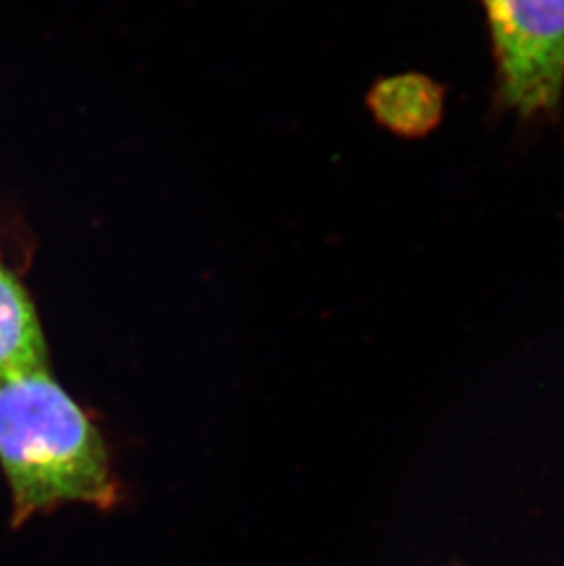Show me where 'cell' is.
Instances as JSON below:
<instances>
[{
	"label": "cell",
	"mask_w": 564,
	"mask_h": 566,
	"mask_svg": "<svg viewBox=\"0 0 564 566\" xmlns=\"http://www.w3.org/2000/svg\"><path fill=\"white\" fill-rule=\"evenodd\" d=\"M0 465L13 526L69 503L111 510L119 497L102 433L49 369L0 379Z\"/></svg>",
	"instance_id": "cell-1"
},
{
	"label": "cell",
	"mask_w": 564,
	"mask_h": 566,
	"mask_svg": "<svg viewBox=\"0 0 564 566\" xmlns=\"http://www.w3.org/2000/svg\"><path fill=\"white\" fill-rule=\"evenodd\" d=\"M502 99L522 116L549 113L564 86V0H482Z\"/></svg>",
	"instance_id": "cell-2"
},
{
	"label": "cell",
	"mask_w": 564,
	"mask_h": 566,
	"mask_svg": "<svg viewBox=\"0 0 564 566\" xmlns=\"http://www.w3.org/2000/svg\"><path fill=\"white\" fill-rule=\"evenodd\" d=\"M49 348L27 289L0 266V379L49 369Z\"/></svg>",
	"instance_id": "cell-3"
},
{
	"label": "cell",
	"mask_w": 564,
	"mask_h": 566,
	"mask_svg": "<svg viewBox=\"0 0 564 566\" xmlns=\"http://www.w3.org/2000/svg\"><path fill=\"white\" fill-rule=\"evenodd\" d=\"M368 107L382 127L416 138L432 130L442 118L443 92L426 75H395L373 86Z\"/></svg>",
	"instance_id": "cell-4"
}]
</instances>
